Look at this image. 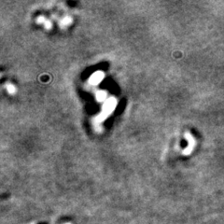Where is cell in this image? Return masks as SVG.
Listing matches in <instances>:
<instances>
[{
    "instance_id": "cell-5",
    "label": "cell",
    "mask_w": 224,
    "mask_h": 224,
    "mask_svg": "<svg viewBox=\"0 0 224 224\" xmlns=\"http://www.w3.org/2000/svg\"><path fill=\"white\" fill-rule=\"evenodd\" d=\"M7 90H8V92H10V93H14L16 92V88L14 87L12 84H8L7 86Z\"/></svg>"
},
{
    "instance_id": "cell-6",
    "label": "cell",
    "mask_w": 224,
    "mask_h": 224,
    "mask_svg": "<svg viewBox=\"0 0 224 224\" xmlns=\"http://www.w3.org/2000/svg\"><path fill=\"white\" fill-rule=\"evenodd\" d=\"M45 25H46V27H47V28H50V26H51V24H50V23L49 21H47V22L45 23Z\"/></svg>"
},
{
    "instance_id": "cell-1",
    "label": "cell",
    "mask_w": 224,
    "mask_h": 224,
    "mask_svg": "<svg viewBox=\"0 0 224 224\" xmlns=\"http://www.w3.org/2000/svg\"><path fill=\"white\" fill-rule=\"evenodd\" d=\"M116 100L115 98H108L106 102V104L104 106V111H103V114L107 116L109 113H111L112 111L114 110L115 107H116Z\"/></svg>"
},
{
    "instance_id": "cell-2",
    "label": "cell",
    "mask_w": 224,
    "mask_h": 224,
    "mask_svg": "<svg viewBox=\"0 0 224 224\" xmlns=\"http://www.w3.org/2000/svg\"><path fill=\"white\" fill-rule=\"evenodd\" d=\"M103 77H104V74H103V72H95L93 75H92L89 81L92 85H96L103 80Z\"/></svg>"
},
{
    "instance_id": "cell-3",
    "label": "cell",
    "mask_w": 224,
    "mask_h": 224,
    "mask_svg": "<svg viewBox=\"0 0 224 224\" xmlns=\"http://www.w3.org/2000/svg\"><path fill=\"white\" fill-rule=\"evenodd\" d=\"M106 97H107V93L104 91H99L96 93V98L98 101H104L106 99Z\"/></svg>"
},
{
    "instance_id": "cell-4",
    "label": "cell",
    "mask_w": 224,
    "mask_h": 224,
    "mask_svg": "<svg viewBox=\"0 0 224 224\" xmlns=\"http://www.w3.org/2000/svg\"><path fill=\"white\" fill-rule=\"evenodd\" d=\"M71 18L70 17H65L62 21V25H69L71 23Z\"/></svg>"
},
{
    "instance_id": "cell-7",
    "label": "cell",
    "mask_w": 224,
    "mask_h": 224,
    "mask_svg": "<svg viewBox=\"0 0 224 224\" xmlns=\"http://www.w3.org/2000/svg\"><path fill=\"white\" fill-rule=\"evenodd\" d=\"M38 23H40V22H44V18H43V17H39L38 20ZM44 23H45V22H44Z\"/></svg>"
}]
</instances>
